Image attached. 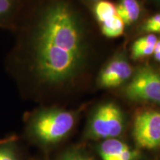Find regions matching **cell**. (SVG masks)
Instances as JSON below:
<instances>
[{
	"instance_id": "1",
	"label": "cell",
	"mask_w": 160,
	"mask_h": 160,
	"mask_svg": "<svg viewBox=\"0 0 160 160\" xmlns=\"http://www.w3.org/2000/svg\"><path fill=\"white\" fill-rule=\"evenodd\" d=\"M31 39L32 68L42 83L65 85L83 71L88 55L85 25L67 2L55 0L46 6Z\"/></svg>"
},
{
	"instance_id": "2",
	"label": "cell",
	"mask_w": 160,
	"mask_h": 160,
	"mask_svg": "<svg viewBox=\"0 0 160 160\" xmlns=\"http://www.w3.org/2000/svg\"><path fill=\"white\" fill-rule=\"evenodd\" d=\"M74 112L59 108H48L37 112L30 122L31 134L44 145L61 142L76 124Z\"/></svg>"
},
{
	"instance_id": "3",
	"label": "cell",
	"mask_w": 160,
	"mask_h": 160,
	"mask_svg": "<svg viewBox=\"0 0 160 160\" xmlns=\"http://www.w3.org/2000/svg\"><path fill=\"white\" fill-rule=\"evenodd\" d=\"M123 111L114 102H105L98 106L92 113L87 127L89 139L103 140L118 139L125 130Z\"/></svg>"
},
{
	"instance_id": "4",
	"label": "cell",
	"mask_w": 160,
	"mask_h": 160,
	"mask_svg": "<svg viewBox=\"0 0 160 160\" xmlns=\"http://www.w3.org/2000/svg\"><path fill=\"white\" fill-rule=\"evenodd\" d=\"M132 137L138 149H160V111L147 109L138 112L133 119Z\"/></svg>"
},
{
	"instance_id": "5",
	"label": "cell",
	"mask_w": 160,
	"mask_h": 160,
	"mask_svg": "<svg viewBox=\"0 0 160 160\" xmlns=\"http://www.w3.org/2000/svg\"><path fill=\"white\" fill-rule=\"evenodd\" d=\"M125 94L131 101L160 104V74L150 67L139 68L125 89Z\"/></svg>"
},
{
	"instance_id": "6",
	"label": "cell",
	"mask_w": 160,
	"mask_h": 160,
	"mask_svg": "<svg viewBox=\"0 0 160 160\" xmlns=\"http://www.w3.org/2000/svg\"><path fill=\"white\" fill-rule=\"evenodd\" d=\"M132 67L122 56L111 60L100 73L99 84L102 88H112L126 82L132 75Z\"/></svg>"
},
{
	"instance_id": "7",
	"label": "cell",
	"mask_w": 160,
	"mask_h": 160,
	"mask_svg": "<svg viewBox=\"0 0 160 160\" xmlns=\"http://www.w3.org/2000/svg\"><path fill=\"white\" fill-rule=\"evenodd\" d=\"M128 146L119 139H109L102 141L98 152L102 160H118L122 152Z\"/></svg>"
},
{
	"instance_id": "8",
	"label": "cell",
	"mask_w": 160,
	"mask_h": 160,
	"mask_svg": "<svg viewBox=\"0 0 160 160\" xmlns=\"http://www.w3.org/2000/svg\"><path fill=\"white\" fill-rule=\"evenodd\" d=\"M116 8L117 14L125 25H131L137 21L141 13V7L137 0H120Z\"/></svg>"
},
{
	"instance_id": "9",
	"label": "cell",
	"mask_w": 160,
	"mask_h": 160,
	"mask_svg": "<svg viewBox=\"0 0 160 160\" xmlns=\"http://www.w3.org/2000/svg\"><path fill=\"white\" fill-rule=\"evenodd\" d=\"M157 40V37L153 33L138 39L132 45L131 55L133 59H138L153 54Z\"/></svg>"
},
{
	"instance_id": "10",
	"label": "cell",
	"mask_w": 160,
	"mask_h": 160,
	"mask_svg": "<svg viewBox=\"0 0 160 160\" xmlns=\"http://www.w3.org/2000/svg\"><path fill=\"white\" fill-rule=\"evenodd\" d=\"M94 13L97 21L102 24L117 16L116 5L108 0H100L94 8Z\"/></svg>"
},
{
	"instance_id": "11",
	"label": "cell",
	"mask_w": 160,
	"mask_h": 160,
	"mask_svg": "<svg viewBox=\"0 0 160 160\" xmlns=\"http://www.w3.org/2000/svg\"><path fill=\"white\" fill-rule=\"evenodd\" d=\"M103 35L109 38H115L121 36L125 30V23L119 16H115L109 21L100 24Z\"/></svg>"
},
{
	"instance_id": "12",
	"label": "cell",
	"mask_w": 160,
	"mask_h": 160,
	"mask_svg": "<svg viewBox=\"0 0 160 160\" xmlns=\"http://www.w3.org/2000/svg\"><path fill=\"white\" fill-rule=\"evenodd\" d=\"M59 160H95L91 155L79 149H69L63 152Z\"/></svg>"
},
{
	"instance_id": "13",
	"label": "cell",
	"mask_w": 160,
	"mask_h": 160,
	"mask_svg": "<svg viewBox=\"0 0 160 160\" xmlns=\"http://www.w3.org/2000/svg\"><path fill=\"white\" fill-rule=\"evenodd\" d=\"M143 31L149 33H160V13L150 17L142 26Z\"/></svg>"
},
{
	"instance_id": "14",
	"label": "cell",
	"mask_w": 160,
	"mask_h": 160,
	"mask_svg": "<svg viewBox=\"0 0 160 160\" xmlns=\"http://www.w3.org/2000/svg\"><path fill=\"white\" fill-rule=\"evenodd\" d=\"M14 5V0H0V19L8 17Z\"/></svg>"
},
{
	"instance_id": "15",
	"label": "cell",
	"mask_w": 160,
	"mask_h": 160,
	"mask_svg": "<svg viewBox=\"0 0 160 160\" xmlns=\"http://www.w3.org/2000/svg\"><path fill=\"white\" fill-rule=\"evenodd\" d=\"M0 160H17V158L11 148L4 147L0 148Z\"/></svg>"
},
{
	"instance_id": "16",
	"label": "cell",
	"mask_w": 160,
	"mask_h": 160,
	"mask_svg": "<svg viewBox=\"0 0 160 160\" xmlns=\"http://www.w3.org/2000/svg\"><path fill=\"white\" fill-rule=\"evenodd\" d=\"M158 51H160V40H157V43H156L155 45L154 51H153V53H155V52H158Z\"/></svg>"
},
{
	"instance_id": "17",
	"label": "cell",
	"mask_w": 160,
	"mask_h": 160,
	"mask_svg": "<svg viewBox=\"0 0 160 160\" xmlns=\"http://www.w3.org/2000/svg\"><path fill=\"white\" fill-rule=\"evenodd\" d=\"M153 54H154V57H155V59H157V61L160 62V51L155 52V53H153Z\"/></svg>"
},
{
	"instance_id": "18",
	"label": "cell",
	"mask_w": 160,
	"mask_h": 160,
	"mask_svg": "<svg viewBox=\"0 0 160 160\" xmlns=\"http://www.w3.org/2000/svg\"><path fill=\"white\" fill-rule=\"evenodd\" d=\"M156 1L158 2H160V0H156Z\"/></svg>"
},
{
	"instance_id": "19",
	"label": "cell",
	"mask_w": 160,
	"mask_h": 160,
	"mask_svg": "<svg viewBox=\"0 0 160 160\" xmlns=\"http://www.w3.org/2000/svg\"><path fill=\"white\" fill-rule=\"evenodd\" d=\"M93 1H100V0H93Z\"/></svg>"
}]
</instances>
